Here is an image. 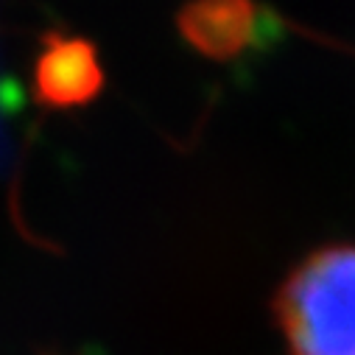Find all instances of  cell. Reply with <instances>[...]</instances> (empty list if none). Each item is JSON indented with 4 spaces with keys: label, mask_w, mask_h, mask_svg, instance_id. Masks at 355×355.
<instances>
[{
    "label": "cell",
    "mask_w": 355,
    "mask_h": 355,
    "mask_svg": "<svg viewBox=\"0 0 355 355\" xmlns=\"http://www.w3.org/2000/svg\"><path fill=\"white\" fill-rule=\"evenodd\" d=\"M291 355H355V243H333L294 266L275 297Z\"/></svg>",
    "instance_id": "1"
},
{
    "label": "cell",
    "mask_w": 355,
    "mask_h": 355,
    "mask_svg": "<svg viewBox=\"0 0 355 355\" xmlns=\"http://www.w3.org/2000/svg\"><path fill=\"white\" fill-rule=\"evenodd\" d=\"M104 87V67L93 42L70 34H45L34 62L37 101L51 110L90 104Z\"/></svg>",
    "instance_id": "2"
},
{
    "label": "cell",
    "mask_w": 355,
    "mask_h": 355,
    "mask_svg": "<svg viewBox=\"0 0 355 355\" xmlns=\"http://www.w3.org/2000/svg\"><path fill=\"white\" fill-rule=\"evenodd\" d=\"M185 34L207 53H238L252 37L249 0H199L185 12Z\"/></svg>",
    "instance_id": "3"
}]
</instances>
